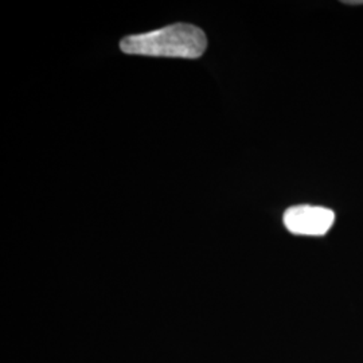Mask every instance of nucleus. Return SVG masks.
I'll use <instances>...</instances> for the list:
<instances>
[{
	"label": "nucleus",
	"instance_id": "nucleus-1",
	"mask_svg": "<svg viewBox=\"0 0 363 363\" xmlns=\"http://www.w3.org/2000/svg\"><path fill=\"white\" fill-rule=\"evenodd\" d=\"M208 46V38L199 27L177 23L160 30L130 35L120 42L125 54L171 58H199Z\"/></svg>",
	"mask_w": 363,
	"mask_h": 363
},
{
	"label": "nucleus",
	"instance_id": "nucleus-2",
	"mask_svg": "<svg viewBox=\"0 0 363 363\" xmlns=\"http://www.w3.org/2000/svg\"><path fill=\"white\" fill-rule=\"evenodd\" d=\"M284 225L292 234L325 235L335 222V213L330 208L298 205L284 213Z\"/></svg>",
	"mask_w": 363,
	"mask_h": 363
}]
</instances>
